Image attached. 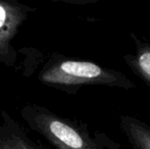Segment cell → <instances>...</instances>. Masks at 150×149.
<instances>
[{
	"label": "cell",
	"mask_w": 150,
	"mask_h": 149,
	"mask_svg": "<svg viewBox=\"0 0 150 149\" xmlns=\"http://www.w3.org/2000/svg\"><path fill=\"white\" fill-rule=\"evenodd\" d=\"M38 79L42 84L69 94H75L85 86H107L125 90L135 88L127 76L86 60L71 59L58 53L49 56Z\"/></svg>",
	"instance_id": "cell-1"
},
{
	"label": "cell",
	"mask_w": 150,
	"mask_h": 149,
	"mask_svg": "<svg viewBox=\"0 0 150 149\" xmlns=\"http://www.w3.org/2000/svg\"><path fill=\"white\" fill-rule=\"evenodd\" d=\"M20 115L28 127L56 149H104L102 138L91 135L87 125L64 117L43 105L27 103Z\"/></svg>",
	"instance_id": "cell-2"
},
{
	"label": "cell",
	"mask_w": 150,
	"mask_h": 149,
	"mask_svg": "<svg viewBox=\"0 0 150 149\" xmlns=\"http://www.w3.org/2000/svg\"><path fill=\"white\" fill-rule=\"evenodd\" d=\"M36 10L35 7L16 1L0 0V64L16 68L18 53L13 40L20 29Z\"/></svg>",
	"instance_id": "cell-3"
},
{
	"label": "cell",
	"mask_w": 150,
	"mask_h": 149,
	"mask_svg": "<svg viewBox=\"0 0 150 149\" xmlns=\"http://www.w3.org/2000/svg\"><path fill=\"white\" fill-rule=\"evenodd\" d=\"M24 128L5 110L0 113V149H29Z\"/></svg>",
	"instance_id": "cell-4"
},
{
	"label": "cell",
	"mask_w": 150,
	"mask_h": 149,
	"mask_svg": "<svg viewBox=\"0 0 150 149\" xmlns=\"http://www.w3.org/2000/svg\"><path fill=\"white\" fill-rule=\"evenodd\" d=\"M133 37L134 52L124 55V60L133 73L150 87V41Z\"/></svg>",
	"instance_id": "cell-5"
},
{
	"label": "cell",
	"mask_w": 150,
	"mask_h": 149,
	"mask_svg": "<svg viewBox=\"0 0 150 149\" xmlns=\"http://www.w3.org/2000/svg\"><path fill=\"white\" fill-rule=\"evenodd\" d=\"M120 127L133 149H150V126L131 115L120 117Z\"/></svg>",
	"instance_id": "cell-6"
},
{
	"label": "cell",
	"mask_w": 150,
	"mask_h": 149,
	"mask_svg": "<svg viewBox=\"0 0 150 149\" xmlns=\"http://www.w3.org/2000/svg\"><path fill=\"white\" fill-rule=\"evenodd\" d=\"M27 143H28L29 149H45L43 146H41L40 144L36 143L35 141H33L29 136L27 137Z\"/></svg>",
	"instance_id": "cell-7"
}]
</instances>
